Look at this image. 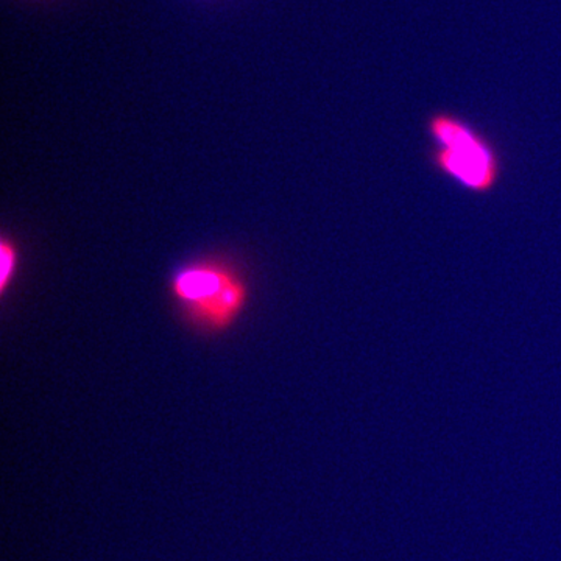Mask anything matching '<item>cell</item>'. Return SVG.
<instances>
[{"instance_id":"obj_1","label":"cell","mask_w":561,"mask_h":561,"mask_svg":"<svg viewBox=\"0 0 561 561\" xmlns=\"http://www.w3.org/2000/svg\"><path fill=\"white\" fill-rule=\"evenodd\" d=\"M176 308L205 332L230 330L250 301V284L236 262L205 256L180 265L169 283Z\"/></svg>"},{"instance_id":"obj_2","label":"cell","mask_w":561,"mask_h":561,"mask_svg":"<svg viewBox=\"0 0 561 561\" xmlns=\"http://www.w3.org/2000/svg\"><path fill=\"white\" fill-rule=\"evenodd\" d=\"M427 135L435 172L481 197L500 187L504 173L500 150L470 122L440 111L427 121Z\"/></svg>"},{"instance_id":"obj_3","label":"cell","mask_w":561,"mask_h":561,"mask_svg":"<svg viewBox=\"0 0 561 561\" xmlns=\"http://www.w3.org/2000/svg\"><path fill=\"white\" fill-rule=\"evenodd\" d=\"M20 247L11 236L3 234L0 239V294L5 298L14 279H16L18 271H20Z\"/></svg>"}]
</instances>
